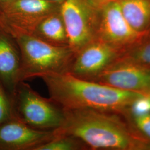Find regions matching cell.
I'll list each match as a JSON object with an SVG mask.
<instances>
[{
  "label": "cell",
  "instance_id": "6da1fadb",
  "mask_svg": "<svg viewBox=\"0 0 150 150\" xmlns=\"http://www.w3.org/2000/svg\"><path fill=\"white\" fill-rule=\"evenodd\" d=\"M64 110V122L54 130L56 134L74 136L94 150L150 149V142L132 133L111 112L91 108Z\"/></svg>",
  "mask_w": 150,
  "mask_h": 150
},
{
  "label": "cell",
  "instance_id": "7a4b0ae2",
  "mask_svg": "<svg viewBox=\"0 0 150 150\" xmlns=\"http://www.w3.org/2000/svg\"><path fill=\"white\" fill-rule=\"evenodd\" d=\"M39 78L47 87L50 98L64 109L91 108L112 112L129 107L144 95L81 79L69 74H46Z\"/></svg>",
  "mask_w": 150,
  "mask_h": 150
},
{
  "label": "cell",
  "instance_id": "3957f363",
  "mask_svg": "<svg viewBox=\"0 0 150 150\" xmlns=\"http://www.w3.org/2000/svg\"><path fill=\"white\" fill-rule=\"evenodd\" d=\"M15 39L21 54L20 82L46 74H68L75 56L69 46H53L32 35Z\"/></svg>",
  "mask_w": 150,
  "mask_h": 150
},
{
  "label": "cell",
  "instance_id": "277c9868",
  "mask_svg": "<svg viewBox=\"0 0 150 150\" xmlns=\"http://www.w3.org/2000/svg\"><path fill=\"white\" fill-rule=\"evenodd\" d=\"M11 99L12 117L33 129L54 131L64 122V109L50 98L41 96L25 81L17 84Z\"/></svg>",
  "mask_w": 150,
  "mask_h": 150
},
{
  "label": "cell",
  "instance_id": "5b68a950",
  "mask_svg": "<svg viewBox=\"0 0 150 150\" xmlns=\"http://www.w3.org/2000/svg\"><path fill=\"white\" fill-rule=\"evenodd\" d=\"M61 12L69 46L75 54L96 39L100 7L88 0H65Z\"/></svg>",
  "mask_w": 150,
  "mask_h": 150
},
{
  "label": "cell",
  "instance_id": "8992f818",
  "mask_svg": "<svg viewBox=\"0 0 150 150\" xmlns=\"http://www.w3.org/2000/svg\"><path fill=\"white\" fill-rule=\"evenodd\" d=\"M61 5L45 0H14L1 11L0 28L14 38L31 35L38 24Z\"/></svg>",
  "mask_w": 150,
  "mask_h": 150
},
{
  "label": "cell",
  "instance_id": "52a82bcc",
  "mask_svg": "<svg viewBox=\"0 0 150 150\" xmlns=\"http://www.w3.org/2000/svg\"><path fill=\"white\" fill-rule=\"evenodd\" d=\"M150 36V32H139L132 28L123 16L117 1L100 7L96 39L117 48L123 54Z\"/></svg>",
  "mask_w": 150,
  "mask_h": 150
},
{
  "label": "cell",
  "instance_id": "ba28073f",
  "mask_svg": "<svg viewBox=\"0 0 150 150\" xmlns=\"http://www.w3.org/2000/svg\"><path fill=\"white\" fill-rule=\"evenodd\" d=\"M125 91L150 93V67L120 56L93 81Z\"/></svg>",
  "mask_w": 150,
  "mask_h": 150
},
{
  "label": "cell",
  "instance_id": "9c48e42d",
  "mask_svg": "<svg viewBox=\"0 0 150 150\" xmlns=\"http://www.w3.org/2000/svg\"><path fill=\"white\" fill-rule=\"evenodd\" d=\"M122 54L123 53L117 48L95 39L75 54L68 74L93 81Z\"/></svg>",
  "mask_w": 150,
  "mask_h": 150
},
{
  "label": "cell",
  "instance_id": "30bf717a",
  "mask_svg": "<svg viewBox=\"0 0 150 150\" xmlns=\"http://www.w3.org/2000/svg\"><path fill=\"white\" fill-rule=\"evenodd\" d=\"M54 136V131L33 129L12 117L0 125V150H35Z\"/></svg>",
  "mask_w": 150,
  "mask_h": 150
},
{
  "label": "cell",
  "instance_id": "8fae6325",
  "mask_svg": "<svg viewBox=\"0 0 150 150\" xmlns=\"http://www.w3.org/2000/svg\"><path fill=\"white\" fill-rule=\"evenodd\" d=\"M21 61L15 39L0 28V82L10 97L20 82Z\"/></svg>",
  "mask_w": 150,
  "mask_h": 150
},
{
  "label": "cell",
  "instance_id": "7c38bea8",
  "mask_svg": "<svg viewBox=\"0 0 150 150\" xmlns=\"http://www.w3.org/2000/svg\"><path fill=\"white\" fill-rule=\"evenodd\" d=\"M31 35L53 46H69V38L61 8L45 17L38 24Z\"/></svg>",
  "mask_w": 150,
  "mask_h": 150
},
{
  "label": "cell",
  "instance_id": "4fadbf2b",
  "mask_svg": "<svg viewBox=\"0 0 150 150\" xmlns=\"http://www.w3.org/2000/svg\"><path fill=\"white\" fill-rule=\"evenodd\" d=\"M123 16L135 30L150 32V0H118Z\"/></svg>",
  "mask_w": 150,
  "mask_h": 150
},
{
  "label": "cell",
  "instance_id": "5bb4252c",
  "mask_svg": "<svg viewBox=\"0 0 150 150\" xmlns=\"http://www.w3.org/2000/svg\"><path fill=\"white\" fill-rule=\"evenodd\" d=\"M51 139L35 150H80L88 147L81 140L70 134H56Z\"/></svg>",
  "mask_w": 150,
  "mask_h": 150
},
{
  "label": "cell",
  "instance_id": "9a60e30c",
  "mask_svg": "<svg viewBox=\"0 0 150 150\" xmlns=\"http://www.w3.org/2000/svg\"><path fill=\"white\" fill-rule=\"evenodd\" d=\"M122 55L135 63L150 67V36Z\"/></svg>",
  "mask_w": 150,
  "mask_h": 150
},
{
  "label": "cell",
  "instance_id": "2e32d148",
  "mask_svg": "<svg viewBox=\"0 0 150 150\" xmlns=\"http://www.w3.org/2000/svg\"><path fill=\"white\" fill-rule=\"evenodd\" d=\"M12 116L11 97L0 82V125Z\"/></svg>",
  "mask_w": 150,
  "mask_h": 150
},
{
  "label": "cell",
  "instance_id": "e0dca14e",
  "mask_svg": "<svg viewBox=\"0 0 150 150\" xmlns=\"http://www.w3.org/2000/svg\"><path fill=\"white\" fill-rule=\"evenodd\" d=\"M129 107L132 116H139L150 113V98L148 95L137 98Z\"/></svg>",
  "mask_w": 150,
  "mask_h": 150
},
{
  "label": "cell",
  "instance_id": "ac0fdd59",
  "mask_svg": "<svg viewBox=\"0 0 150 150\" xmlns=\"http://www.w3.org/2000/svg\"><path fill=\"white\" fill-rule=\"evenodd\" d=\"M133 117L137 129L150 139V113Z\"/></svg>",
  "mask_w": 150,
  "mask_h": 150
},
{
  "label": "cell",
  "instance_id": "d6986e66",
  "mask_svg": "<svg viewBox=\"0 0 150 150\" xmlns=\"http://www.w3.org/2000/svg\"><path fill=\"white\" fill-rule=\"evenodd\" d=\"M92 4H95L97 6L100 7L102 6L105 5L108 3L117 1L118 0H88Z\"/></svg>",
  "mask_w": 150,
  "mask_h": 150
},
{
  "label": "cell",
  "instance_id": "ffe728a7",
  "mask_svg": "<svg viewBox=\"0 0 150 150\" xmlns=\"http://www.w3.org/2000/svg\"><path fill=\"white\" fill-rule=\"evenodd\" d=\"M14 0H0V11H2L7 6Z\"/></svg>",
  "mask_w": 150,
  "mask_h": 150
},
{
  "label": "cell",
  "instance_id": "44dd1931",
  "mask_svg": "<svg viewBox=\"0 0 150 150\" xmlns=\"http://www.w3.org/2000/svg\"><path fill=\"white\" fill-rule=\"evenodd\" d=\"M45 1H47L50 2H56L59 4H62L65 0H45Z\"/></svg>",
  "mask_w": 150,
  "mask_h": 150
},
{
  "label": "cell",
  "instance_id": "7402d4cb",
  "mask_svg": "<svg viewBox=\"0 0 150 150\" xmlns=\"http://www.w3.org/2000/svg\"><path fill=\"white\" fill-rule=\"evenodd\" d=\"M149 95V96L150 97V94H149V95Z\"/></svg>",
  "mask_w": 150,
  "mask_h": 150
},
{
  "label": "cell",
  "instance_id": "603a6c76",
  "mask_svg": "<svg viewBox=\"0 0 150 150\" xmlns=\"http://www.w3.org/2000/svg\"><path fill=\"white\" fill-rule=\"evenodd\" d=\"M1 11H0V16H1Z\"/></svg>",
  "mask_w": 150,
  "mask_h": 150
},
{
  "label": "cell",
  "instance_id": "cb8c5ba5",
  "mask_svg": "<svg viewBox=\"0 0 150 150\" xmlns=\"http://www.w3.org/2000/svg\"><path fill=\"white\" fill-rule=\"evenodd\" d=\"M149 94H150V93H149ZM148 95H149V94H148Z\"/></svg>",
  "mask_w": 150,
  "mask_h": 150
}]
</instances>
